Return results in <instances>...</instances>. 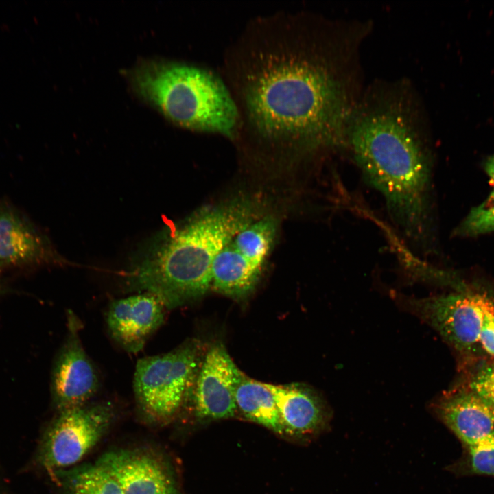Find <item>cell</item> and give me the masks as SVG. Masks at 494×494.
<instances>
[{"label":"cell","mask_w":494,"mask_h":494,"mask_svg":"<svg viewBox=\"0 0 494 494\" xmlns=\"http://www.w3.org/2000/svg\"><path fill=\"white\" fill-rule=\"evenodd\" d=\"M134 92L180 126L231 137L238 110L223 82L204 69L145 60L129 71Z\"/></svg>","instance_id":"obj_4"},{"label":"cell","mask_w":494,"mask_h":494,"mask_svg":"<svg viewBox=\"0 0 494 494\" xmlns=\"http://www.w3.org/2000/svg\"><path fill=\"white\" fill-rule=\"evenodd\" d=\"M1 281H0V290H1Z\"/></svg>","instance_id":"obj_24"},{"label":"cell","mask_w":494,"mask_h":494,"mask_svg":"<svg viewBox=\"0 0 494 494\" xmlns=\"http://www.w3.org/2000/svg\"><path fill=\"white\" fill-rule=\"evenodd\" d=\"M432 407L468 447L494 443V405L471 390L444 395Z\"/></svg>","instance_id":"obj_11"},{"label":"cell","mask_w":494,"mask_h":494,"mask_svg":"<svg viewBox=\"0 0 494 494\" xmlns=\"http://www.w3.org/2000/svg\"><path fill=\"white\" fill-rule=\"evenodd\" d=\"M167 310L163 302L150 292L114 300L106 314L108 333L124 351L137 353L163 325Z\"/></svg>","instance_id":"obj_10"},{"label":"cell","mask_w":494,"mask_h":494,"mask_svg":"<svg viewBox=\"0 0 494 494\" xmlns=\"http://www.w3.org/2000/svg\"><path fill=\"white\" fill-rule=\"evenodd\" d=\"M396 296L402 307L432 326L456 350L467 351L479 342L486 297L465 293L424 298Z\"/></svg>","instance_id":"obj_7"},{"label":"cell","mask_w":494,"mask_h":494,"mask_svg":"<svg viewBox=\"0 0 494 494\" xmlns=\"http://www.w3.org/2000/svg\"><path fill=\"white\" fill-rule=\"evenodd\" d=\"M479 342L488 353L494 356V305L488 298L485 301Z\"/></svg>","instance_id":"obj_22"},{"label":"cell","mask_w":494,"mask_h":494,"mask_svg":"<svg viewBox=\"0 0 494 494\" xmlns=\"http://www.w3.org/2000/svg\"><path fill=\"white\" fill-rule=\"evenodd\" d=\"M120 486L124 494H176L163 466L151 456L130 451H111L96 462Z\"/></svg>","instance_id":"obj_12"},{"label":"cell","mask_w":494,"mask_h":494,"mask_svg":"<svg viewBox=\"0 0 494 494\" xmlns=\"http://www.w3.org/2000/svg\"><path fill=\"white\" fill-rule=\"evenodd\" d=\"M256 218L252 202L236 200L162 231L134 258L126 274V290L154 294L167 309L202 296L211 287L217 255Z\"/></svg>","instance_id":"obj_3"},{"label":"cell","mask_w":494,"mask_h":494,"mask_svg":"<svg viewBox=\"0 0 494 494\" xmlns=\"http://www.w3.org/2000/svg\"><path fill=\"white\" fill-rule=\"evenodd\" d=\"M64 485L69 494H124L117 482L97 463L69 471Z\"/></svg>","instance_id":"obj_18"},{"label":"cell","mask_w":494,"mask_h":494,"mask_svg":"<svg viewBox=\"0 0 494 494\" xmlns=\"http://www.w3.org/2000/svg\"><path fill=\"white\" fill-rule=\"evenodd\" d=\"M262 269L243 256L230 241L213 262L211 288L235 299L242 298L254 290Z\"/></svg>","instance_id":"obj_15"},{"label":"cell","mask_w":494,"mask_h":494,"mask_svg":"<svg viewBox=\"0 0 494 494\" xmlns=\"http://www.w3.org/2000/svg\"><path fill=\"white\" fill-rule=\"evenodd\" d=\"M115 414L110 402L87 403L59 411L42 440L40 462L49 470L77 463L99 442Z\"/></svg>","instance_id":"obj_6"},{"label":"cell","mask_w":494,"mask_h":494,"mask_svg":"<svg viewBox=\"0 0 494 494\" xmlns=\"http://www.w3.org/2000/svg\"><path fill=\"white\" fill-rule=\"evenodd\" d=\"M494 231V189L479 205L473 207L456 227L454 235L475 237Z\"/></svg>","instance_id":"obj_19"},{"label":"cell","mask_w":494,"mask_h":494,"mask_svg":"<svg viewBox=\"0 0 494 494\" xmlns=\"http://www.w3.org/2000/svg\"><path fill=\"white\" fill-rule=\"evenodd\" d=\"M469 449L472 471L494 476V443L480 444Z\"/></svg>","instance_id":"obj_20"},{"label":"cell","mask_w":494,"mask_h":494,"mask_svg":"<svg viewBox=\"0 0 494 494\" xmlns=\"http://www.w3.org/2000/svg\"><path fill=\"white\" fill-rule=\"evenodd\" d=\"M266 384L274 396L284 432L308 436L326 427L331 412L314 390L299 384Z\"/></svg>","instance_id":"obj_13"},{"label":"cell","mask_w":494,"mask_h":494,"mask_svg":"<svg viewBox=\"0 0 494 494\" xmlns=\"http://www.w3.org/2000/svg\"><path fill=\"white\" fill-rule=\"evenodd\" d=\"M43 237L11 209L0 207V267L20 266L49 259Z\"/></svg>","instance_id":"obj_14"},{"label":"cell","mask_w":494,"mask_h":494,"mask_svg":"<svg viewBox=\"0 0 494 494\" xmlns=\"http://www.w3.org/2000/svg\"><path fill=\"white\" fill-rule=\"evenodd\" d=\"M368 30L362 23L323 21L291 50L266 53L246 85L251 124L262 134L307 148H344L364 91L359 49Z\"/></svg>","instance_id":"obj_1"},{"label":"cell","mask_w":494,"mask_h":494,"mask_svg":"<svg viewBox=\"0 0 494 494\" xmlns=\"http://www.w3.org/2000/svg\"><path fill=\"white\" fill-rule=\"evenodd\" d=\"M200 357L199 342L191 340L169 352L138 360L133 390L145 419L165 423L176 415L189 397Z\"/></svg>","instance_id":"obj_5"},{"label":"cell","mask_w":494,"mask_h":494,"mask_svg":"<svg viewBox=\"0 0 494 494\" xmlns=\"http://www.w3.org/2000/svg\"><path fill=\"white\" fill-rule=\"evenodd\" d=\"M277 227L273 217H258L241 229L231 243L247 259L263 268L274 242Z\"/></svg>","instance_id":"obj_17"},{"label":"cell","mask_w":494,"mask_h":494,"mask_svg":"<svg viewBox=\"0 0 494 494\" xmlns=\"http://www.w3.org/2000/svg\"><path fill=\"white\" fill-rule=\"evenodd\" d=\"M243 373L221 343L211 346L199 366L189 397L201 419L231 418L237 410L235 390Z\"/></svg>","instance_id":"obj_9"},{"label":"cell","mask_w":494,"mask_h":494,"mask_svg":"<svg viewBox=\"0 0 494 494\" xmlns=\"http://www.w3.org/2000/svg\"><path fill=\"white\" fill-rule=\"evenodd\" d=\"M469 388L494 405V363L482 367L473 375Z\"/></svg>","instance_id":"obj_21"},{"label":"cell","mask_w":494,"mask_h":494,"mask_svg":"<svg viewBox=\"0 0 494 494\" xmlns=\"http://www.w3.org/2000/svg\"><path fill=\"white\" fill-rule=\"evenodd\" d=\"M423 104L405 81L364 89L348 120L344 147L383 197L402 234L420 249L432 243V154Z\"/></svg>","instance_id":"obj_2"},{"label":"cell","mask_w":494,"mask_h":494,"mask_svg":"<svg viewBox=\"0 0 494 494\" xmlns=\"http://www.w3.org/2000/svg\"><path fill=\"white\" fill-rule=\"evenodd\" d=\"M67 327L51 372V396L58 411L87 403L99 386L97 370L80 338L82 323L72 310L67 312Z\"/></svg>","instance_id":"obj_8"},{"label":"cell","mask_w":494,"mask_h":494,"mask_svg":"<svg viewBox=\"0 0 494 494\" xmlns=\"http://www.w3.org/2000/svg\"><path fill=\"white\" fill-rule=\"evenodd\" d=\"M484 170L490 181L494 185V155L490 156L485 162Z\"/></svg>","instance_id":"obj_23"},{"label":"cell","mask_w":494,"mask_h":494,"mask_svg":"<svg viewBox=\"0 0 494 494\" xmlns=\"http://www.w3.org/2000/svg\"><path fill=\"white\" fill-rule=\"evenodd\" d=\"M235 402L246 419L278 434L284 432L274 396L266 383L243 374L236 388Z\"/></svg>","instance_id":"obj_16"}]
</instances>
